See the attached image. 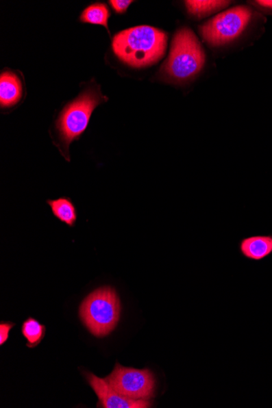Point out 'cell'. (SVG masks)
Returning a JSON list of instances; mask_svg holds the SVG:
<instances>
[{
    "label": "cell",
    "instance_id": "15",
    "mask_svg": "<svg viewBox=\"0 0 272 408\" xmlns=\"http://www.w3.org/2000/svg\"><path fill=\"white\" fill-rule=\"evenodd\" d=\"M132 3L133 1H129V0H111L110 1L111 6L118 14H124Z\"/></svg>",
    "mask_w": 272,
    "mask_h": 408
},
{
    "label": "cell",
    "instance_id": "13",
    "mask_svg": "<svg viewBox=\"0 0 272 408\" xmlns=\"http://www.w3.org/2000/svg\"><path fill=\"white\" fill-rule=\"evenodd\" d=\"M185 3H186L190 14L198 17H204L230 5V2L217 1V0H214V1H210V0H207V1L194 0V1H191V0H189Z\"/></svg>",
    "mask_w": 272,
    "mask_h": 408
},
{
    "label": "cell",
    "instance_id": "2",
    "mask_svg": "<svg viewBox=\"0 0 272 408\" xmlns=\"http://www.w3.org/2000/svg\"><path fill=\"white\" fill-rule=\"evenodd\" d=\"M121 310L119 296L114 288L105 286L94 290L82 303L79 316L89 332L105 337L118 325Z\"/></svg>",
    "mask_w": 272,
    "mask_h": 408
},
{
    "label": "cell",
    "instance_id": "5",
    "mask_svg": "<svg viewBox=\"0 0 272 408\" xmlns=\"http://www.w3.org/2000/svg\"><path fill=\"white\" fill-rule=\"evenodd\" d=\"M105 379L116 392L133 400H150L154 397L156 380L148 368H127L116 363Z\"/></svg>",
    "mask_w": 272,
    "mask_h": 408
},
{
    "label": "cell",
    "instance_id": "6",
    "mask_svg": "<svg viewBox=\"0 0 272 408\" xmlns=\"http://www.w3.org/2000/svg\"><path fill=\"white\" fill-rule=\"evenodd\" d=\"M249 8L239 6L222 12L200 27V33L211 46H221L238 37L251 19Z\"/></svg>",
    "mask_w": 272,
    "mask_h": 408
},
{
    "label": "cell",
    "instance_id": "14",
    "mask_svg": "<svg viewBox=\"0 0 272 408\" xmlns=\"http://www.w3.org/2000/svg\"><path fill=\"white\" fill-rule=\"evenodd\" d=\"M14 326L15 324L11 322L2 321L0 323V345L3 346L8 341L10 331Z\"/></svg>",
    "mask_w": 272,
    "mask_h": 408
},
{
    "label": "cell",
    "instance_id": "9",
    "mask_svg": "<svg viewBox=\"0 0 272 408\" xmlns=\"http://www.w3.org/2000/svg\"><path fill=\"white\" fill-rule=\"evenodd\" d=\"M23 84L15 73L5 71L0 78V103L2 108H10L18 103L23 97Z\"/></svg>",
    "mask_w": 272,
    "mask_h": 408
},
{
    "label": "cell",
    "instance_id": "3",
    "mask_svg": "<svg viewBox=\"0 0 272 408\" xmlns=\"http://www.w3.org/2000/svg\"><path fill=\"white\" fill-rule=\"evenodd\" d=\"M205 62V51L196 34L188 28H183L173 38L163 72L173 80L184 81L198 74Z\"/></svg>",
    "mask_w": 272,
    "mask_h": 408
},
{
    "label": "cell",
    "instance_id": "10",
    "mask_svg": "<svg viewBox=\"0 0 272 408\" xmlns=\"http://www.w3.org/2000/svg\"><path fill=\"white\" fill-rule=\"evenodd\" d=\"M54 216L69 227H75L77 218L75 205L68 197H60L57 200H47Z\"/></svg>",
    "mask_w": 272,
    "mask_h": 408
},
{
    "label": "cell",
    "instance_id": "4",
    "mask_svg": "<svg viewBox=\"0 0 272 408\" xmlns=\"http://www.w3.org/2000/svg\"><path fill=\"white\" fill-rule=\"evenodd\" d=\"M107 98L102 96L97 87L88 88L64 107L55 123L60 141L68 152L69 145L77 140L88 126L90 116L97 107Z\"/></svg>",
    "mask_w": 272,
    "mask_h": 408
},
{
    "label": "cell",
    "instance_id": "8",
    "mask_svg": "<svg viewBox=\"0 0 272 408\" xmlns=\"http://www.w3.org/2000/svg\"><path fill=\"white\" fill-rule=\"evenodd\" d=\"M240 251L246 259L261 261L272 253V235H254L240 243Z\"/></svg>",
    "mask_w": 272,
    "mask_h": 408
},
{
    "label": "cell",
    "instance_id": "11",
    "mask_svg": "<svg viewBox=\"0 0 272 408\" xmlns=\"http://www.w3.org/2000/svg\"><path fill=\"white\" fill-rule=\"evenodd\" d=\"M21 333L27 340V346L34 348L40 344L45 337L46 327L34 318L29 317L23 324Z\"/></svg>",
    "mask_w": 272,
    "mask_h": 408
},
{
    "label": "cell",
    "instance_id": "12",
    "mask_svg": "<svg viewBox=\"0 0 272 408\" xmlns=\"http://www.w3.org/2000/svg\"><path fill=\"white\" fill-rule=\"evenodd\" d=\"M110 16V12L106 4L94 3L86 8L80 16V20L84 23L100 25L108 29Z\"/></svg>",
    "mask_w": 272,
    "mask_h": 408
},
{
    "label": "cell",
    "instance_id": "7",
    "mask_svg": "<svg viewBox=\"0 0 272 408\" xmlns=\"http://www.w3.org/2000/svg\"><path fill=\"white\" fill-rule=\"evenodd\" d=\"M85 377L98 397V407L148 408L153 405L150 400H133L123 396L112 388L106 379H102L92 372L85 373Z\"/></svg>",
    "mask_w": 272,
    "mask_h": 408
},
{
    "label": "cell",
    "instance_id": "16",
    "mask_svg": "<svg viewBox=\"0 0 272 408\" xmlns=\"http://www.w3.org/2000/svg\"><path fill=\"white\" fill-rule=\"evenodd\" d=\"M256 3L263 8H272V0H260Z\"/></svg>",
    "mask_w": 272,
    "mask_h": 408
},
{
    "label": "cell",
    "instance_id": "1",
    "mask_svg": "<svg viewBox=\"0 0 272 408\" xmlns=\"http://www.w3.org/2000/svg\"><path fill=\"white\" fill-rule=\"evenodd\" d=\"M167 34L149 25L125 29L116 34L113 50L121 61L135 68L158 63L165 55Z\"/></svg>",
    "mask_w": 272,
    "mask_h": 408
}]
</instances>
